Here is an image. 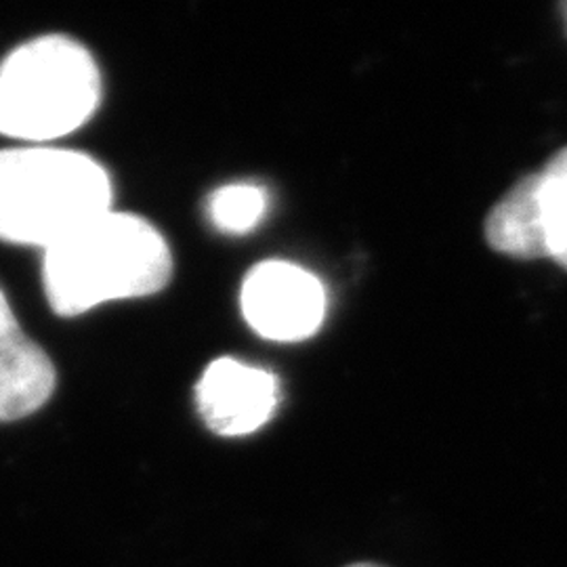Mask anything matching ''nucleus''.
Instances as JSON below:
<instances>
[{
	"label": "nucleus",
	"mask_w": 567,
	"mask_h": 567,
	"mask_svg": "<svg viewBox=\"0 0 567 567\" xmlns=\"http://www.w3.org/2000/svg\"><path fill=\"white\" fill-rule=\"evenodd\" d=\"M102 72L70 37L44 34L0 61V135L44 145L79 131L102 103Z\"/></svg>",
	"instance_id": "nucleus-3"
},
{
	"label": "nucleus",
	"mask_w": 567,
	"mask_h": 567,
	"mask_svg": "<svg viewBox=\"0 0 567 567\" xmlns=\"http://www.w3.org/2000/svg\"><path fill=\"white\" fill-rule=\"evenodd\" d=\"M487 244L515 259H550L540 173L527 175L492 208Z\"/></svg>",
	"instance_id": "nucleus-7"
},
{
	"label": "nucleus",
	"mask_w": 567,
	"mask_h": 567,
	"mask_svg": "<svg viewBox=\"0 0 567 567\" xmlns=\"http://www.w3.org/2000/svg\"><path fill=\"white\" fill-rule=\"evenodd\" d=\"M171 276L173 252L163 234L140 215L112 208L42 257L44 295L61 318L152 297L168 286Z\"/></svg>",
	"instance_id": "nucleus-1"
},
{
	"label": "nucleus",
	"mask_w": 567,
	"mask_h": 567,
	"mask_svg": "<svg viewBox=\"0 0 567 567\" xmlns=\"http://www.w3.org/2000/svg\"><path fill=\"white\" fill-rule=\"evenodd\" d=\"M112 179L95 158L51 145L0 150V240L55 246L112 208Z\"/></svg>",
	"instance_id": "nucleus-2"
},
{
	"label": "nucleus",
	"mask_w": 567,
	"mask_h": 567,
	"mask_svg": "<svg viewBox=\"0 0 567 567\" xmlns=\"http://www.w3.org/2000/svg\"><path fill=\"white\" fill-rule=\"evenodd\" d=\"M349 567H381V566H374V564H355V566H349Z\"/></svg>",
	"instance_id": "nucleus-10"
},
{
	"label": "nucleus",
	"mask_w": 567,
	"mask_h": 567,
	"mask_svg": "<svg viewBox=\"0 0 567 567\" xmlns=\"http://www.w3.org/2000/svg\"><path fill=\"white\" fill-rule=\"evenodd\" d=\"M267 192L252 183H229L210 194L206 213L219 231L243 236L252 231L267 213Z\"/></svg>",
	"instance_id": "nucleus-8"
},
{
	"label": "nucleus",
	"mask_w": 567,
	"mask_h": 567,
	"mask_svg": "<svg viewBox=\"0 0 567 567\" xmlns=\"http://www.w3.org/2000/svg\"><path fill=\"white\" fill-rule=\"evenodd\" d=\"M58 385L49 353L23 330L0 288V423L21 421L47 404Z\"/></svg>",
	"instance_id": "nucleus-6"
},
{
	"label": "nucleus",
	"mask_w": 567,
	"mask_h": 567,
	"mask_svg": "<svg viewBox=\"0 0 567 567\" xmlns=\"http://www.w3.org/2000/svg\"><path fill=\"white\" fill-rule=\"evenodd\" d=\"M280 395L276 374L236 358L210 362L196 386L204 425L221 437H244L264 429L274 419Z\"/></svg>",
	"instance_id": "nucleus-5"
},
{
	"label": "nucleus",
	"mask_w": 567,
	"mask_h": 567,
	"mask_svg": "<svg viewBox=\"0 0 567 567\" xmlns=\"http://www.w3.org/2000/svg\"><path fill=\"white\" fill-rule=\"evenodd\" d=\"M550 259L567 269V147L540 171Z\"/></svg>",
	"instance_id": "nucleus-9"
},
{
	"label": "nucleus",
	"mask_w": 567,
	"mask_h": 567,
	"mask_svg": "<svg viewBox=\"0 0 567 567\" xmlns=\"http://www.w3.org/2000/svg\"><path fill=\"white\" fill-rule=\"evenodd\" d=\"M240 307L246 324L259 337L299 343L313 337L324 322V286L301 265L271 259L246 274Z\"/></svg>",
	"instance_id": "nucleus-4"
}]
</instances>
